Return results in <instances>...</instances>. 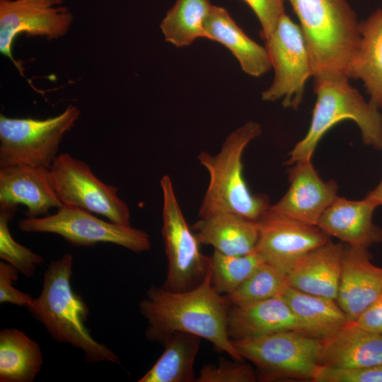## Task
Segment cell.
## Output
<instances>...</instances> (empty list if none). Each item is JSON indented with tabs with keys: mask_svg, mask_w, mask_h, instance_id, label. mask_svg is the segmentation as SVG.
<instances>
[{
	"mask_svg": "<svg viewBox=\"0 0 382 382\" xmlns=\"http://www.w3.org/2000/svg\"><path fill=\"white\" fill-rule=\"evenodd\" d=\"M231 306L213 286L209 270L199 284L186 291L151 286L139 308L147 321L148 340L163 343L173 332H186L209 341L232 359L243 361L228 332Z\"/></svg>",
	"mask_w": 382,
	"mask_h": 382,
	"instance_id": "cell-1",
	"label": "cell"
},
{
	"mask_svg": "<svg viewBox=\"0 0 382 382\" xmlns=\"http://www.w3.org/2000/svg\"><path fill=\"white\" fill-rule=\"evenodd\" d=\"M73 256L52 260L44 273L41 291L26 306L55 341L81 350L88 363L121 364L117 355L96 340L86 326L89 308L71 286Z\"/></svg>",
	"mask_w": 382,
	"mask_h": 382,
	"instance_id": "cell-2",
	"label": "cell"
},
{
	"mask_svg": "<svg viewBox=\"0 0 382 382\" xmlns=\"http://www.w3.org/2000/svg\"><path fill=\"white\" fill-rule=\"evenodd\" d=\"M287 1L299 20L314 81L349 79L361 33L347 0Z\"/></svg>",
	"mask_w": 382,
	"mask_h": 382,
	"instance_id": "cell-3",
	"label": "cell"
},
{
	"mask_svg": "<svg viewBox=\"0 0 382 382\" xmlns=\"http://www.w3.org/2000/svg\"><path fill=\"white\" fill-rule=\"evenodd\" d=\"M261 133L258 122L248 121L226 137L217 154L199 153L198 161L209 176L199 207V219L219 212H232L257 221L270 208L268 197L253 193L243 176L244 151Z\"/></svg>",
	"mask_w": 382,
	"mask_h": 382,
	"instance_id": "cell-4",
	"label": "cell"
},
{
	"mask_svg": "<svg viewBox=\"0 0 382 382\" xmlns=\"http://www.w3.org/2000/svg\"><path fill=\"white\" fill-rule=\"evenodd\" d=\"M349 79L314 81L316 101L306 136L289 152L285 165L311 160L323 135L337 123L351 120L358 126L366 146L382 150V112L366 101Z\"/></svg>",
	"mask_w": 382,
	"mask_h": 382,
	"instance_id": "cell-5",
	"label": "cell"
},
{
	"mask_svg": "<svg viewBox=\"0 0 382 382\" xmlns=\"http://www.w3.org/2000/svg\"><path fill=\"white\" fill-rule=\"evenodd\" d=\"M232 341L239 354L257 367L263 380L313 381L320 366L322 340L301 332L282 331Z\"/></svg>",
	"mask_w": 382,
	"mask_h": 382,
	"instance_id": "cell-6",
	"label": "cell"
},
{
	"mask_svg": "<svg viewBox=\"0 0 382 382\" xmlns=\"http://www.w3.org/2000/svg\"><path fill=\"white\" fill-rule=\"evenodd\" d=\"M69 105L59 115L43 120L0 115V167L26 165L50 169L59 144L80 115Z\"/></svg>",
	"mask_w": 382,
	"mask_h": 382,
	"instance_id": "cell-7",
	"label": "cell"
},
{
	"mask_svg": "<svg viewBox=\"0 0 382 382\" xmlns=\"http://www.w3.org/2000/svg\"><path fill=\"white\" fill-rule=\"evenodd\" d=\"M18 227L27 233L57 234L74 246L112 243L134 253L148 251L151 246L149 235L144 230L106 221L88 211L67 205L54 214L21 219Z\"/></svg>",
	"mask_w": 382,
	"mask_h": 382,
	"instance_id": "cell-8",
	"label": "cell"
},
{
	"mask_svg": "<svg viewBox=\"0 0 382 382\" xmlns=\"http://www.w3.org/2000/svg\"><path fill=\"white\" fill-rule=\"evenodd\" d=\"M162 191V228L168 270L163 287L173 291L192 289L205 278L210 256L200 250L199 242L189 227L178 201L171 178L164 175Z\"/></svg>",
	"mask_w": 382,
	"mask_h": 382,
	"instance_id": "cell-9",
	"label": "cell"
},
{
	"mask_svg": "<svg viewBox=\"0 0 382 382\" xmlns=\"http://www.w3.org/2000/svg\"><path fill=\"white\" fill-rule=\"evenodd\" d=\"M265 42L274 76L271 85L262 93V98L271 102L282 100L284 108L296 109L303 100L306 83L313 76L301 28L284 13Z\"/></svg>",
	"mask_w": 382,
	"mask_h": 382,
	"instance_id": "cell-10",
	"label": "cell"
},
{
	"mask_svg": "<svg viewBox=\"0 0 382 382\" xmlns=\"http://www.w3.org/2000/svg\"><path fill=\"white\" fill-rule=\"evenodd\" d=\"M52 185L63 205L76 207L109 221L130 225V210L118 188L99 180L83 161L63 153L50 168Z\"/></svg>",
	"mask_w": 382,
	"mask_h": 382,
	"instance_id": "cell-11",
	"label": "cell"
},
{
	"mask_svg": "<svg viewBox=\"0 0 382 382\" xmlns=\"http://www.w3.org/2000/svg\"><path fill=\"white\" fill-rule=\"evenodd\" d=\"M63 0H0V52L8 57L22 76L21 63L13 57L12 45L18 35L63 36L73 21L71 13L60 6Z\"/></svg>",
	"mask_w": 382,
	"mask_h": 382,
	"instance_id": "cell-12",
	"label": "cell"
},
{
	"mask_svg": "<svg viewBox=\"0 0 382 382\" xmlns=\"http://www.w3.org/2000/svg\"><path fill=\"white\" fill-rule=\"evenodd\" d=\"M257 221L259 236L255 250L265 262L286 274L301 257L330 240L317 226L278 214L270 208Z\"/></svg>",
	"mask_w": 382,
	"mask_h": 382,
	"instance_id": "cell-13",
	"label": "cell"
},
{
	"mask_svg": "<svg viewBox=\"0 0 382 382\" xmlns=\"http://www.w3.org/2000/svg\"><path fill=\"white\" fill-rule=\"evenodd\" d=\"M287 170L289 187L270 209L297 221L317 226L325 210L337 197L332 180L320 178L311 160L296 162Z\"/></svg>",
	"mask_w": 382,
	"mask_h": 382,
	"instance_id": "cell-14",
	"label": "cell"
},
{
	"mask_svg": "<svg viewBox=\"0 0 382 382\" xmlns=\"http://www.w3.org/2000/svg\"><path fill=\"white\" fill-rule=\"evenodd\" d=\"M382 295V267L371 262L368 249L344 245L337 302L354 322Z\"/></svg>",
	"mask_w": 382,
	"mask_h": 382,
	"instance_id": "cell-15",
	"label": "cell"
},
{
	"mask_svg": "<svg viewBox=\"0 0 382 382\" xmlns=\"http://www.w3.org/2000/svg\"><path fill=\"white\" fill-rule=\"evenodd\" d=\"M23 204L26 217L50 214L63 204L50 180V169L26 165L0 167V206Z\"/></svg>",
	"mask_w": 382,
	"mask_h": 382,
	"instance_id": "cell-16",
	"label": "cell"
},
{
	"mask_svg": "<svg viewBox=\"0 0 382 382\" xmlns=\"http://www.w3.org/2000/svg\"><path fill=\"white\" fill-rule=\"evenodd\" d=\"M377 207L370 200H349L337 197L319 219L317 226L354 247L368 249L382 241V229L373 221Z\"/></svg>",
	"mask_w": 382,
	"mask_h": 382,
	"instance_id": "cell-17",
	"label": "cell"
},
{
	"mask_svg": "<svg viewBox=\"0 0 382 382\" xmlns=\"http://www.w3.org/2000/svg\"><path fill=\"white\" fill-rule=\"evenodd\" d=\"M282 331L304 333L301 324L281 296L243 304H231L229 308L228 332L231 340Z\"/></svg>",
	"mask_w": 382,
	"mask_h": 382,
	"instance_id": "cell-18",
	"label": "cell"
},
{
	"mask_svg": "<svg viewBox=\"0 0 382 382\" xmlns=\"http://www.w3.org/2000/svg\"><path fill=\"white\" fill-rule=\"evenodd\" d=\"M344 245L326 243L301 257L287 273L289 286L313 295L337 299Z\"/></svg>",
	"mask_w": 382,
	"mask_h": 382,
	"instance_id": "cell-19",
	"label": "cell"
},
{
	"mask_svg": "<svg viewBox=\"0 0 382 382\" xmlns=\"http://www.w3.org/2000/svg\"><path fill=\"white\" fill-rule=\"evenodd\" d=\"M320 366L361 369L382 364V335L348 322L332 337L322 340Z\"/></svg>",
	"mask_w": 382,
	"mask_h": 382,
	"instance_id": "cell-20",
	"label": "cell"
},
{
	"mask_svg": "<svg viewBox=\"0 0 382 382\" xmlns=\"http://www.w3.org/2000/svg\"><path fill=\"white\" fill-rule=\"evenodd\" d=\"M200 244L227 255H244L255 250L258 221L232 212H219L199 219L192 227Z\"/></svg>",
	"mask_w": 382,
	"mask_h": 382,
	"instance_id": "cell-21",
	"label": "cell"
},
{
	"mask_svg": "<svg viewBox=\"0 0 382 382\" xmlns=\"http://www.w3.org/2000/svg\"><path fill=\"white\" fill-rule=\"evenodd\" d=\"M206 38L226 47L247 74L260 77L272 68L266 47L250 39L223 7L212 6L204 24Z\"/></svg>",
	"mask_w": 382,
	"mask_h": 382,
	"instance_id": "cell-22",
	"label": "cell"
},
{
	"mask_svg": "<svg viewBox=\"0 0 382 382\" xmlns=\"http://www.w3.org/2000/svg\"><path fill=\"white\" fill-rule=\"evenodd\" d=\"M281 297L301 324L303 332L321 340L332 337L349 322L336 300L307 294L289 286Z\"/></svg>",
	"mask_w": 382,
	"mask_h": 382,
	"instance_id": "cell-23",
	"label": "cell"
},
{
	"mask_svg": "<svg viewBox=\"0 0 382 382\" xmlns=\"http://www.w3.org/2000/svg\"><path fill=\"white\" fill-rule=\"evenodd\" d=\"M361 41L349 70V79L362 81L369 101L382 104V8L360 22Z\"/></svg>",
	"mask_w": 382,
	"mask_h": 382,
	"instance_id": "cell-24",
	"label": "cell"
},
{
	"mask_svg": "<svg viewBox=\"0 0 382 382\" xmlns=\"http://www.w3.org/2000/svg\"><path fill=\"white\" fill-rule=\"evenodd\" d=\"M201 338L197 335L176 332L162 343L164 350L160 357L138 382L196 381L195 361Z\"/></svg>",
	"mask_w": 382,
	"mask_h": 382,
	"instance_id": "cell-25",
	"label": "cell"
},
{
	"mask_svg": "<svg viewBox=\"0 0 382 382\" xmlns=\"http://www.w3.org/2000/svg\"><path fill=\"white\" fill-rule=\"evenodd\" d=\"M44 363L39 345L23 331L0 332V381L33 382Z\"/></svg>",
	"mask_w": 382,
	"mask_h": 382,
	"instance_id": "cell-26",
	"label": "cell"
},
{
	"mask_svg": "<svg viewBox=\"0 0 382 382\" xmlns=\"http://www.w3.org/2000/svg\"><path fill=\"white\" fill-rule=\"evenodd\" d=\"M212 6L209 0H175L160 25L166 41L183 47L206 38L204 24Z\"/></svg>",
	"mask_w": 382,
	"mask_h": 382,
	"instance_id": "cell-27",
	"label": "cell"
},
{
	"mask_svg": "<svg viewBox=\"0 0 382 382\" xmlns=\"http://www.w3.org/2000/svg\"><path fill=\"white\" fill-rule=\"evenodd\" d=\"M265 261L256 250L244 255H227L214 251L210 256L211 282L227 296L239 287Z\"/></svg>",
	"mask_w": 382,
	"mask_h": 382,
	"instance_id": "cell-28",
	"label": "cell"
},
{
	"mask_svg": "<svg viewBox=\"0 0 382 382\" xmlns=\"http://www.w3.org/2000/svg\"><path fill=\"white\" fill-rule=\"evenodd\" d=\"M289 286L286 274L265 262L226 297L231 304L252 303L281 296Z\"/></svg>",
	"mask_w": 382,
	"mask_h": 382,
	"instance_id": "cell-29",
	"label": "cell"
},
{
	"mask_svg": "<svg viewBox=\"0 0 382 382\" xmlns=\"http://www.w3.org/2000/svg\"><path fill=\"white\" fill-rule=\"evenodd\" d=\"M18 206H0V257L28 278L44 262L43 257L16 242L11 234L8 223L15 216Z\"/></svg>",
	"mask_w": 382,
	"mask_h": 382,
	"instance_id": "cell-30",
	"label": "cell"
},
{
	"mask_svg": "<svg viewBox=\"0 0 382 382\" xmlns=\"http://www.w3.org/2000/svg\"><path fill=\"white\" fill-rule=\"evenodd\" d=\"M256 375L243 361L222 359L217 364L202 366L196 382H253Z\"/></svg>",
	"mask_w": 382,
	"mask_h": 382,
	"instance_id": "cell-31",
	"label": "cell"
},
{
	"mask_svg": "<svg viewBox=\"0 0 382 382\" xmlns=\"http://www.w3.org/2000/svg\"><path fill=\"white\" fill-rule=\"evenodd\" d=\"M314 382H382V364L361 369H335L320 366Z\"/></svg>",
	"mask_w": 382,
	"mask_h": 382,
	"instance_id": "cell-32",
	"label": "cell"
},
{
	"mask_svg": "<svg viewBox=\"0 0 382 382\" xmlns=\"http://www.w3.org/2000/svg\"><path fill=\"white\" fill-rule=\"evenodd\" d=\"M245 3L257 16L260 26L262 38L267 40L275 30L285 13L286 0H241Z\"/></svg>",
	"mask_w": 382,
	"mask_h": 382,
	"instance_id": "cell-33",
	"label": "cell"
},
{
	"mask_svg": "<svg viewBox=\"0 0 382 382\" xmlns=\"http://www.w3.org/2000/svg\"><path fill=\"white\" fill-rule=\"evenodd\" d=\"M19 271L11 264L0 262V303H8L18 306L26 307L33 299L16 289L12 284L18 279Z\"/></svg>",
	"mask_w": 382,
	"mask_h": 382,
	"instance_id": "cell-34",
	"label": "cell"
},
{
	"mask_svg": "<svg viewBox=\"0 0 382 382\" xmlns=\"http://www.w3.org/2000/svg\"><path fill=\"white\" fill-rule=\"evenodd\" d=\"M354 322L364 330L382 335V296L369 305Z\"/></svg>",
	"mask_w": 382,
	"mask_h": 382,
	"instance_id": "cell-35",
	"label": "cell"
},
{
	"mask_svg": "<svg viewBox=\"0 0 382 382\" xmlns=\"http://www.w3.org/2000/svg\"><path fill=\"white\" fill-rule=\"evenodd\" d=\"M365 198L372 202L377 207L382 206V180L366 195Z\"/></svg>",
	"mask_w": 382,
	"mask_h": 382,
	"instance_id": "cell-36",
	"label": "cell"
},
{
	"mask_svg": "<svg viewBox=\"0 0 382 382\" xmlns=\"http://www.w3.org/2000/svg\"><path fill=\"white\" fill-rule=\"evenodd\" d=\"M380 109H381V112H382V104H381V106H380Z\"/></svg>",
	"mask_w": 382,
	"mask_h": 382,
	"instance_id": "cell-37",
	"label": "cell"
},
{
	"mask_svg": "<svg viewBox=\"0 0 382 382\" xmlns=\"http://www.w3.org/2000/svg\"><path fill=\"white\" fill-rule=\"evenodd\" d=\"M381 296H382V295H381Z\"/></svg>",
	"mask_w": 382,
	"mask_h": 382,
	"instance_id": "cell-38",
	"label": "cell"
}]
</instances>
